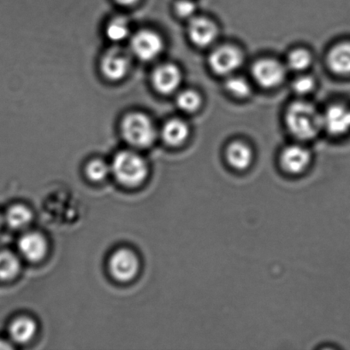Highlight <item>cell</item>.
Instances as JSON below:
<instances>
[{"label": "cell", "instance_id": "obj_1", "mask_svg": "<svg viewBox=\"0 0 350 350\" xmlns=\"http://www.w3.org/2000/svg\"><path fill=\"white\" fill-rule=\"evenodd\" d=\"M287 128L296 138H315L323 128V118L313 105L307 102L293 103L286 116Z\"/></svg>", "mask_w": 350, "mask_h": 350}, {"label": "cell", "instance_id": "obj_2", "mask_svg": "<svg viewBox=\"0 0 350 350\" xmlns=\"http://www.w3.org/2000/svg\"><path fill=\"white\" fill-rule=\"evenodd\" d=\"M111 170L116 180L127 187H136L142 184L149 173L145 160L138 154L128 150L115 157Z\"/></svg>", "mask_w": 350, "mask_h": 350}, {"label": "cell", "instance_id": "obj_3", "mask_svg": "<svg viewBox=\"0 0 350 350\" xmlns=\"http://www.w3.org/2000/svg\"><path fill=\"white\" fill-rule=\"evenodd\" d=\"M122 133L126 142L137 148L152 146L156 139L153 123L142 113H132L122 122Z\"/></svg>", "mask_w": 350, "mask_h": 350}, {"label": "cell", "instance_id": "obj_4", "mask_svg": "<svg viewBox=\"0 0 350 350\" xmlns=\"http://www.w3.org/2000/svg\"><path fill=\"white\" fill-rule=\"evenodd\" d=\"M109 269L115 280L128 282L138 273L139 260L132 250H118L110 259Z\"/></svg>", "mask_w": 350, "mask_h": 350}, {"label": "cell", "instance_id": "obj_5", "mask_svg": "<svg viewBox=\"0 0 350 350\" xmlns=\"http://www.w3.org/2000/svg\"><path fill=\"white\" fill-rule=\"evenodd\" d=\"M253 77L260 85L273 88L279 85L286 78V70L279 62L273 59L257 61L252 68Z\"/></svg>", "mask_w": 350, "mask_h": 350}, {"label": "cell", "instance_id": "obj_6", "mask_svg": "<svg viewBox=\"0 0 350 350\" xmlns=\"http://www.w3.org/2000/svg\"><path fill=\"white\" fill-rule=\"evenodd\" d=\"M242 61L241 51L232 46L218 47L209 57L212 70L221 75H231L241 66Z\"/></svg>", "mask_w": 350, "mask_h": 350}, {"label": "cell", "instance_id": "obj_7", "mask_svg": "<svg viewBox=\"0 0 350 350\" xmlns=\"http://www.w3.org/2000/svg\"><path fill=\"white\" fill-rule=\"evenodd\" d=\"M163 46V40L159 34L150 30L140 31L132 40L133 53L142 61H151L159 56Z\"/></svg>", "mask_w": 350, "mask_h": 350}, {"label": "cell", "instance_id": "obj_8", "mask_svg": "<svg viewBox=\"0 0 350 350\" xmlns=\"http://www.w3.org/2000/svg\"><path fill=\"white\" fill-rule=\"evenodd\" d=\"M129 65L128 53L121 48H113L103 57L101 70L106 78L118 81L128 73Z\"/></svg>", "mask_w": 350, "mask_h": 350}, {"label": "cell", "instance_id": "obj_9", "mask_svg": "<svg viewBox=\"0 0 350 350\" xmlns=\"http://www.w3.org/2000/svg\"><path fill=\"white\" fill-rule=\"evenodd\" d=\"M188 36L192 43L199 47L210 46L218 36V29L211 20L194 17L188 23Z\"/></svg>", "mask_w": 350, "mask_h": 350}, {"label": "cell", "instance_id": "obj_10", "mask_svg": "<svg viewBox=\"0 0 350 350\" xmlns=\"http://www.w3.org/2000/svg\"><path fill=\"white\" fill-rule=\"evenodd\" d=\"M310 152L299 146L286 147L281 154V166L287 173L298 174L304 172L310 165Z\"/></svg>", "mask_w": 350, "mask_h": 350}, {"label": "cell", "instance_id": "obj_11", "mask_svg": "<svg viewBox=\"0 0 350 350\" xmlns=\"http://www.w3.org/2000/svg\"><path fill=\"white\" fill-rule=\"evenodd\" d=\"M323 128L334 135H342L350 130V109L344 105H332L322 116Z\"/></svg>", "mask_w": 350, "mask_h": 350}, {"label": "cell", "instance_id": "obj_12", "mask_svg": "<svg viewBox=\"0 0 350 350\" xmlns=\"http://www.w3.org/2000/svg\"><path fill=\"white\" fill-rule=\"evenodd\" d=\"M182 75L176 65L166 64L158 67L153 75L156 90L163 94H169L179 87Z\"/></svg>", "mask_w": 350, "mask_h": 350}, {"label": "cell", "instance_id": "obj_13", "mask_svg": "<svg viewBox=\"0 0 350 350\" xmlns=\"http://www.w3.org/2000/svg\"><path fill=\"white\" fill-rule=\"evenodd\" d=\"M18 248L24 258L36 262L46 256L47 243L40 233L29 232L20 239Z\"/></svg>", "mask_w": 350, "mask_h": 350}, {"label": "cell", "instance_id": "obj_14", "mask_svg": "<svg viewBox=\"0 0 350 350\" xmlns=\"http://www.w3.org/2000/svg\"><path fill=\"white\" fill-rule=\"evenodd\" d=\"M226 159L233 169L245 171L249 169L253 162L252 150L245 143H232L226 150Z\"/></svg>", "mask_w": 350, "mask_h": 350}, {"label": "cell", "instance_id": "obj_15", "mask_svg": "<svg viewBox=\"0 0 350 350\" xmlns=\"http://www.w3.org/2000/svg\"><path fill=\"white\" fill-rule=\"evenodd\" d=\"M327 63L334 73L350 75V42L340 43L332 48L328 54Z\"/></svg>", "mask_w": 350, "mask_h": 350}, {"label": "cell", "instance_id": "obj_16", "mask_svg": "<svg viewBox=\"0 0 350 350\" xmlns=\"http://www.w3.org/2000/svg\"><path fill=\"white\" fill-rule=\"evenodd\" d=\"M36 331V322L27 317L16 319L10 327V337L18 344H27L32 340Z\"/></svg>", "mask_w": 350, "mask_h": 350}, {"label": "cell", "instance_id": "obj_17", "mask_svg": "<svg viewBox=\"0 0 350 350\" xmlns=\"http://www.w3.org/2000/svg\"><path fill=\"white\" fill-rule=\"evenodd\" d=\"M188 135L190 129L186 123L177 119L168 122L162 131L164 142L171 146H181L186 142Z\"/></svg>", "mask_w": 350, "mask_h": 350}, {"label": "cell", "instance_id": "obj_18", "mask_svg": "<svg viewBox=\"0 0 350 350\" xmlns=\"http://www.w3.org/2000/svg\"><path fill=\"white\" fill-rule=\"evenodd\" d=\"M32 213L23 205H15L7 212L5 221L13 229H23L27 228L32 221Z\"/></svg>", "mask_w": 350, "mask_h": 350}, {"label": "cell", "instance_id": "obj_19", "mask_svg": "<svg viewBox=\"0 0 350 350\" xmlns=\"http://www.w3.org/2000/svg\"><path fill=\"white\" fill-rule=\"evenodd\" d=\"M20 271L18 258L12 252H0V280L14 279Z\"/></svg>", "mask_w": 350, "mask_h": 350}, {"label": "cell", "instance_id": "obj_20", "mask_svg": "<svg viewBox=\"0 0 350 350\" xmlns=\"http://www.w3.org/2000/svg\"><path fill=\"white\" fill-rule=\"evenodd\" d=\"M129 27L125 19L116 18L112 20L106 27V36L108 39L114 42H120L125 40L129 36Z\"/></svg>", "mask_w": 350, "mask_h": 350}, {"label": "cell", "instance_id": "obj_21", "mask_svg": "<svg viewBox=\"0 0 350 350\" xmlns=\"http://www.w3.org/2000/svg\"><path fill=\"white\" fill-rule=\"evenodd\" d=\"M312 56L310 51L297 49L291 51L288 57V66L295 71H303L310 66Z\"/></svg>", "mask_w": 350, "mask_h": 350}, {"label": "cell", "instance_id": "obj_22", "mask_svg": "<svg viewBox=\"0 0 350 350\" xmlns=\"http://www.w3.org/2000/svg\"><path fill=\"white\" fill-rule=\"evenodd\" d=\"M177 104L178 107L183 109L185 112L192 113L197 111L201 107V96L195 91H184L178 95Z\"/></svg>", "mask_w": 350, "mask_h": 350}, {"label": "cell", "instance_id": "obj_23", "mask_svg": "<svg viewBox=\"0 0 350 350\" xmlns=\"http://www.w3.org/2000/svg\"><path fill=\"white\" fill-rule=\"evenodd\" d=\"M225 88L229 94L238 98H246L251 92L249 82L242 77H229L225 82Z\"/></svg>", "mask_w": 350, "mask_h": 350}, {"label": "cell", "instance_id": "obj_24", "mask_svg": "<svg viewBox=\"0 0 350 350\" xmlns=\"http://www.w3.org/2000/svg\"><path fill=\"white\" fill-rule=\"evenodd\" d=\"M110 172V167L101 160H94L86 167V174L89 180L95 182L104 180Z\"/></svg>", "mask_w": 350, "mask_h": 350}, {"label": "cell", "instance_id": "obj_25", "mask_svg": "<svg viewBox=\"0 0 350 350\" xmlns=\"http://www.w3.org/2000/svg\"><path fill=\"white\" fill-rule=\"evenodd\" d=\"M314 85L313 78L310 77H301L293 82V90L298 94L305 95L313 91Z\"/></svg>", "mask_w": 350, "mask_h": 350}, {"label": "cell", "instance_id": "obj_26", "mask_svg": "<svg viewBox=\"0 0 350 350\" xmlns=\"http://www.w3.org/2000/svg\"><path fill=\"white\" fill-rule=\"evenodd\" d=\"M175 10L182 18H191L194 16L197 6L191 0H178L175 5Z\"/></svg>", "mask_w": 350, "mask_h": 350}, {"label": "cell", "instance_id": "obj_27", "mask_svg": "<svg viewBox=\"0 0 350 350\" xmlns=\"http://www.w3.org/2000/svg\"><path fill=\"white\" fill-rule=\"evenodd\" d=\"M138 1L139 0H116V2L119 3L120 5L127 6L135 5Z\"/></svg>", "mask_w": 350, "mask_h": 350}, {"label": "cell", "instance_id": "obj_28", "mask_svg": "<svg viewBox=\"0 0 350 350\" xmlns=\"http://www.w3.org/2000/svg\"><path fill=\"white\" fill-rule=\"evenodd\" d=\"M10 346L7 345L5 342H3L2 341H0V349H10Z\"/></svg>", "mask_w": 350, "mask_h": 350}, {"label": "cell", "instance_id": "obj_29", "mask_svg": "<svg viewBox=\"0 0 350 350\" xmlns=\"http://www.w3.org/2000/svg\"><path fill=\"white\" fill-rule=\"evenodd\" d=\"M2 223H3V219L1 217V215H0V228H1Z\"/></svg>", "mask_w": 350, "mask_h": 350}]
</instances>
